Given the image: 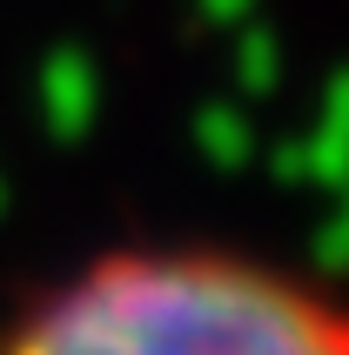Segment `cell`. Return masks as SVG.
Returning a JSON list of instances; mask_svg holds the SVG:
<instances>
[{
    "label": "cell",
    "instance_id": "obj_1",
    "mask_svg": "<svg viewBox=\"0 0 349 355\" xmlns=\"http://www.w3.org/2000/svg\"><path fill=\"white\" fill-rule=\"evenodd\" d=\"M0 355H349V295L209 241L108 248L54 282Z\"/></svg>",
    "mask_w": 349,
    "mask_h": 355
}]
</instances>
